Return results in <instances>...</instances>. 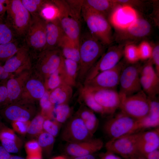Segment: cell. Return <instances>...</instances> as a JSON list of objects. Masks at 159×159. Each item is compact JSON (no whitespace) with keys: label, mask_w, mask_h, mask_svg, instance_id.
I'll return each instance as SVG.
<instances>
[{"label":"cell","mask_w":159,"mask_h":159,"mask_svg":"<svg viewBox=\"0 0 159 159\" xmlns=\"http://www.w3.org/2000/svg\"><path fill=\"white\" fill-rule=\"evenodd\" d=\"M105 46L90 32L80 36L77 77L79 82L83 83L90 71L104 53Z\"/></svg>","instance_id":"1"},{"label":"cell","mask_w":159,"mask_h":159,"mask_svg":"<svg viewBox=\"0 0 159 159\" xmlns=\"http://www.w3.org/2000/svg\"><path fill=\"white\" fill-rule=\"evenodd\" d=\"M152 24L141 13L136 21L128 28L121 30H115L113 34V41L125 46L146 40L152 32Z\"/></svg>","instance_id":"2"},{"label":"cell","mask_w":159,"mask_h":159,"mask_svg":"<svg viewBox=\"0 0 159 159\" xmlns=\"http://www.w3.org/2000/svg\"><path fill=\"white\" fill-rule=\"evenodd\" d=\"M4 20L20 39H24L31 20V16L21 0H8Z\"/></svg>","instance_id":"3"},{"label":"cell","mask_w":159,"mask_h":159,"mask_svg":"<svg viewBox=\"0 0 159 159\" xmlns=\"http://www.w3.org/2000/svg\"><path fill=\"white\" fill-rule=\"evenodd\" d=\"M64 59L59 48L44 50L32 58L31 68L45 82L62 64Z\"/></svg>","instance_id":"4"},{"label":"cell","mask_w":159,"mask_h":159,"mask_svg":"<svg viewBox=\"0 0 159 159\" xmlns=\"http://www.w3.org/2000/svg\"><path fill=\"white\" fill-rule=\"evenodd\" d=\"M81 15L90 33L105 46L113 42L111 25L103 15L82 6Z\"/></svg>","instance_id":"5"},{"label":"cell","mask_w":159,"mask_h":159,"mask_svg":"<svg viewBox=\"0 0 159 159\" xmlns=\"http://www.w3.org/2000/svg\"><path fill=\"white\" fill-rule=\"evenodd\" d=\"M52 1L58 9V18L65 35L79 46L81 17L73 12L66 0Z\"/></svg>","instance_id":"6"},{"label":"cell","mask_w":159,"mask_h":159,"mask_svg":"<svg viewBox=\"0 0 159 159\" xmlns=\"http://www.w3.org/2000/svg\"><path fill=\"white\" fill-rule=\"evenodd\" d=\"M31 17L24 41L33 57L45 50L46 45V21L39 15L31 16Z\"/></svg>","instance_id":"7"},{"label":"cell","mask_w":159,"mask_h":159,"mask_svg":"<svg viewBox=\"0 0 159 159\" xmlns=\"http://www.w3.org/2000/svg\"><path fill=\"white\" fill-rule=\"evenodd\" d=\"M36 103L20 99L0 108V115L11 122L31 121L37 115Z\"/></svg>","instance_id":"8"},{"label":"cell","mask_w":159,"mask_h":159,"mask_svg":"<svg viewBox=\"0 0 159 159\" xmlns=\"http://www.w3.org/2000/svg\"><path fill=\"white\" fill-rule=\"evenodd\" d=\"M120 96V108L122 112L137 120L141 119L148 114L149 100L142 90L131 95Z\"/></svg>","instance_id":"9"},{"label":"cell","mask_w":159,"mask_h":159,"mask_svg":"<svg viewBox=\"0 0 159 159\" xmlns=\"http://www.w3.org/2000/svg\"><path fill=\"white\" fill-rule=\"evenodd\" d=\"M103 129L110 140H113L138 130V120L121 112L107 120Z\"/></svg>","instance_id":"10"},{"label":"cell","mask_w":159,"mask_h":159,"mask_svg":"<svg viewBox=\"0 0 159 159\" xmlns=\"http://www.w3.org/2000/svg\"><path fill=\"white\" fill-rule=\"evenodd\" d=\"M141 67L138 62L132 64L126 62L119 79L120 95L128 96L142 90L140 80Z\"/></svg>","instance_id":"11"},{"label":"cell","mask_w":159,"mask_h":159,"mask_svg":"<svg viewBox=\"0 0 159 159\" xmlns=\"http://www.w3.org/2000/svg\"><path fill=\"white\" fill-rule=\"evenodd\" d=\"M124 46L117 44L110 47L91 69L84 83L91 80L99 73L113 68L117 64L123 56Z\"/></svg>","instance_id":"12"},{"label":"cell","mask_w":159,"mask_h":159,"mask_svg":"<svg viewBox=\"0 0 159 159\" xmlns=\"http://www.w3.org/2000/svg\"><path fill=\"white\" fill-rule=\"evenodd\" d=\"M126 63L125 60L120 61L113 68L99 73L91 80L84 82L83 86L115 89L119 85L120 74Z\"/></svg>","instance_id":"13"},{"label":"cell","mask_w":159,"mask_h":159,"mask_svg":"<svg viewBox=\"0 0 159 159\" xmlns=\"http://www.w3.org/2000/svg\"><path fill=\"white\" fill-rule=\"evenodd\" d=\"M138 132L109 140L105 145L107 151L121 156L125 159L138 153Z\"/></svg>","instance_id":"14"},{"label":"cell","mask_w":159,"mask_h":159,"mask_svg":"<svg viewBox=\"0 0 159 159\" xmlns=\"http://www.w3.org/2000/svg\"><path fill=\"white\" fill-rule=\"evenodd\" d=\"M85 87L91 92L95 100L106 114H112L120 108L121 97L115 89Z\"/></svg>","instance_id":"15"},{"label":"cell","mask_w":159,"mask_h":159,"mask_svg":"<svg viewBox=\"0 0 159 159\" xmlns=\"http://www.w3.org/2000/svg\"><path fill=\"white\" fill-rule=\"evenodd\" d=\"M83 121L77 115L69 120L61 134L62 140L67 143H75L89 140L92 138Z\"/></svg>","instance_id":"16"},{"label":"cell","mask_w":159,"mask_h":159,"mask_svg":"<svg viewBox=\"0 0 159 159\" xmlns=\"http://www.w3.org/2000/svg\"><path fill=\"white\" fill-rule=\"evenodd\" d=\"M32 59L31 52L24 44L5 62L3 67L6 72L16 74L24 69H31Z\"/></svg>","instance_id":"17"},{"label":"cell","mask_w":159,"mask_h":159,"mask_svg":"<svg viewBox=\"0 0 159 159\" xmlns=\"http://www.w3.org/2000/svg\"><path fill=\"white\" fill-rule=\"evenodd\" d=\"M138 12L127 5H120L109 16L108 21L115 30H123L133 24L136 20Z\"/></svg>","instance_id":"18"},{"label":"cell","mask_w":159,"mask_h":159,"mask_svg":"<svg viewBox=\"0 0 159 159\" xmlns=\"http://www.w3.org/2000/svg\"><path fill=\"white\" fill-rule=\"evenodd\" d=\"M32 71V69H24L7 80L6 85L8 99L6 105L20 100L26 83Z\"/></svg>","instance_id":"19"},{"label":"cell","mask_w":159,"mask_h":159,"mask_svg":"<svg viewBox=\"0 0 159 159\" xmlns=\"http://www.w3.org/2000/svg\"><path fill=\"white\" fill-rule=\"evenodd\" d=\"M46 90L43 80L32 70L26 83L20 99L37 102L39 101Z\"/></svg>","instance_id":"20"},{"label":"cell","mask_w":159,"mask_h":159,"mask_svg":"<svg viewBox=\"0 0 159 159\" xmlns=\"http://www.w3.org/2000/svg\"><path fill=\"white\" fill-rule=\"evenodd\" d=\"M103 146V141L99 138H92L75 143H67L64 148L66 153L70 157L93 154L100 150Z\"/></svg>","instance_id":"21"},{"label":"cell","mask_w":159,"mask_h":159,"mask_svg":"<svg viewBox=\"0 0 159 159\" xmlns=\"http://www.w3.org/2000/svg\"><path fill=\"white\" fill-rule=\"evenodd\" d=\"M45 21L46 45L44 50L59 48L60 42L65 34L58 17Z\"/></svg>","instance_id":"22"},{"label":"cell","mask_w":159,"mask_h":159,"mask_svg":"<svg viewBox=\"0 0 159 159\" xmlns=\"http://www.w3.org/2000/svg\"><path fill=\"white\" fill-rule=\"evenodd\" d=\"M120 5L114 0H85L83 6L105 17L108 20L113 11Z\"/></svg>","instance_id":"23"},{"label":"cell","mask_w":159,"mask_h":159,"mask_svg":"<svg viewBox=\"0 0 159 159\" xmlns=\"http://www.w3.org/2000/svg\"><path fill=\"white\" fill-rule=\"evenodd\" d=\"M58 48L61 50L64 58L74 60L79 64V46L65 34L60 42Z\"/></svg>","instance_id":"24"},{"label":"cell","mask_w":159,"mask_h":159,"mask_svg":"<svg viewBox=\"0 0 159 159\" xmlns=\"http://www.w3.org/2000/svg\"><path fill=\"white\" fill-rule=\"evenodd\" d=\"M72 87L64 83L50 92L49 100L54 105L67 104L72 95Z\"/></svg>","instance_id":"25"},{"label":"cell","mask_w":159,"mask_h":159,"mask_svg":"<svg viewBox=\"0 0 159 159\" xmlns=\"http://www.w3.org/2000/svg\"><path fill=\"white\" fill-rule=\"evenodd\" d=\"M64 65L66 83L71 86L76 85L79 69V64L77 62L64 58Z\"/></svg>","instance_id":"26"},{"label":"cell","mask_w":159,"mask_h":159,"mask_svg":"<svg viewBox=\"0 0 159 159\" xmlns=\"http://www.w3.org/2000/svg\"><path fill=\"white\" fill-rule=\"evenodd\" d=\"M64 83H66L64 61L59 68L49 76L45 82V85L46 90L52 91Z\"/></svg>","instance_id":"27"},{"label":"cell","mask_w":159,"mask_h":159,"mask_svg":"<svg viewBox=\"0 0 159 159\" xmlns=\"http://www.w3.org/2000/svg\"><path fill=\"white\" fill-rule=\"evenodd\" d=\"M24 44V39L0 44V62H5L12 57Z\"/></svg>","instance_id":"28"},{"label":"cell","mask_w":159,"mask_h":159,"mask_svg":"<svg viewBox=\"0 0 159 159\" xmlns=\"http://www.w3.org/2000/svg\"><path fill=\"white\" fill-rule=\"evenodd\" d=\"M80 91L81 97L89 109L100 114H106L102 108L96 102L92 94L87 87L83 86Z\"/></svg>","instance_id":"29"},{"label":"cell","mask_w":159,"mask_h":159,"mask_svg":"<svg viewBox=\"0 0 159 159\" xmlns=\"http://www.w3.org/2000/svg\"><path fill=\"white\" fill-rule=\"evenodd\" d=\"M20 39L4 20L0 21V44Z\"/></svg>","instance_id":"30"},{"label":"cell","mask_w":159,"mask_h":159,"mask_svg":"<svg viewBox=\"0 0 159 159\" xmlns=\"http://www.w3.org/2000/svg\"><path fill=\"white\" fill-rule=\"evenodd\" d=\"M37 141L41 147L47 155L51 153L55 141V137L43 131L37 137Z\"/></svg>","instance_id":"31"},{"label":"cell","mask_w":159,"mask_h":159,"mask_svg":"<svg viewBox=\"0 0 159 159\" xmlns=\"http://www.w3.org/2000/svg\"><path fill=\"white\" fill-rule=\"evenodd\" d=\"M140 80L142 90L149 97H154L159 93V85L146 77L140 75Z\"/></svg>","instance_id":"32"},{"label":"cell","mask_w":159,"mask_h":159,"mask_svg":"<svg viewBox=\"0 0 159 159\" xmlns=\"http://www.w3.org/2000/svg\"><path fill=\"white\" fill-rule=\"evenodd\" d=\"M50 92L46 90L44 94L39 101V104L41 108V114L45 119L52 120V112H54V107L49 100Z\"/></svg>","instance_id":"33"},{"label":"cell","mask_w":159,"mask_h":159,"mask_svg":"<svg viewBox=\"0 0 159 159\" xmlns=\"http://www.w3.org/2000/svg\"><path fill=\"white\" fill-rule=\"evenodd\" d=\"M45 119L41 114H38L30 121L27 133L32 136H37L43 131V125Z\"/></svg>","instance_id":"34"},{"label":"cell","mask_w":159,"mask_h":159,"mask_svg":"<svg viewBox=\"0 0 159 159\" xmlns=\"http://www.w3.org/2000/svg\"><path fill=\"white\" fill-rule=\"evenodd\" d=\"M124 60L128 64L137 63L140 59L138 46L130 44L125 45L124 49Z\"/></svg>","instance_id":"35"},{"label":"cell","mask_w":159,"mask_h":159,"mask_svg":"<svg viewBox=\"0 0 159 159\" xmlns=\"http://www.w3.org/2000/svg\"><path fill=\"white\" fill-rule=\"evenodd\" d=\"M22 4L31 16L40 15L43 6L49 1L45 0H21Z\"/></svg>","instance_id":"36"},{"label":"cell","mask_w":159,"mask_h":159,"mask_svg":"<svg viewBox=\"0 0 159 159\" xmlns=\"http://www.w3.org/2000/svg\"><path fill=\"white\" fill-rule=\"evenodd\" d=\"M150 59L142 66L140 75L148 77L156 85H159V75L157 74Z\"/></svg>","instance_id":"37"},{"label":"cell","mask_w":159,"mask_h":159,"mask_svg":"<svg viewBox=\"0 0 159 159\" xmlns=\"http://www.w3.org/2000/svg\"><path fill=\"white\" fill-rule=\"evenodd\" d=\"M54 112L56 115L55 120L61 124L65 122L70 116L71 110L67 104L57 105Z\"/></svg>","instance_id":"38"},{"label":"cell","mask_w":159,"mask_h":159,"mask_svg":"<svg viewBox=\"0 0 159 159\" xmlns=\"http://www.w3.org/2000/svg\"><path fill=\"white\" fill-rule=\"evenodd\" d=\"M59 12L52 1H49L43 6L40 15L45 20H50L58 17Z\"/></svg>","instance_id":"39"},{"label":"cell","mask_w":159,"mask_h":159,"mask_svg":"<svg viewBox=\"0 0 159 159\" xmlns=\"http://www.w3.org/2000/svg\"><path fill=\"white\" fill-rule=\"evenodd\" d=\"M138 47L140 59L146 60L150 58L152 50L150 44L144 40L140 42Z\"/></svg>","instance_id":"40"},{"label":"cell","mask_w":159,"mask_h":159,"mask_svg":"<svg viewBox=\"0 0 159 159\" xmlns=\"http://www.w3.org/2000/svg\"><path fill=\"white\" fill-rule=\"evenodd\" d=\"M60 124L55 120L45 119L43 125V131L55 137L59 132Z\"/></svg>","instance_id":"41"},{"label":"cell","mask_w":159,"mask_h":159,"mask_svg":"<svg viewBox=\"0 0 159 159\" xmlns=\"http://www.w3.org/2000/svg\"><path fill=\"white\" fill-rule=\"evenodd\" d=\"M0 140L2 145L9 153H16L19 151L21 143V140L2 139Z\"/></svg>","instance_id":"42"},{"label":"cell","mask_w":159,"mask_h":159,"mask_svg":"<svg viewBox=\"0 0 159 159\" xmlns=\"http://www.w3.org/2000/svg\"><path fill=\"white\" fill-rule=\"evenodd\" d=\"M30 122V121H15L11 122V125L14 132L20 135H24L27 133Z\"/></svg>","instance_id":"43"},{"label":"cell","mask_w":159,"mask_h":159,"mask_svg":"<svg viewBox=\"0 0 159 159\" xmlns=\"http://www.w3.org/2000/svg\"><path fill=\"white\" fill-rule=\"evenodd\" d=\"M25 149L27 155L42 153V149L37 140H32L25 144Z\"/></svg>","instance_id":"44"},{"label":"cell","mask_w":159,"mask_h":159,"mask_svg":"<svg viewBox=\"0 0 159 159\" xmlns=\"http://www.w3.org/2000/svg\"><path fill=\"white\" fill-rule=\"evenodd\" d=\"M120 5H127L135 9V8H143L146 3L143 1L131 0H114Z\"/></svg>","instance_id":"45"},{"label":"cell","mask_w":159,"mask_h":159,"mask_svg":"<svg viewBox=\"0 0 159 159\" xmlns=\"http://www.w3.org/2000/svg\"><path fill=\"white\" fill-rule=\"evenodd\" d=\"M152 50L150 58L153 64L155 66V69L159 75V45L158 43L152 45Z\"/></svg>","instance_id":"46"},{"label":"cell","mask_w":159,"mask_h":159,"mask_svg":"<svg viewBox=\"0 0 159 159\" xmlns=\"http://www.w3.org/2000/svg\"><path fill=\"white\" fill-rule=\"evenodd\" d=\"M71 9L78 16L81 17L84 0H66Z\"/></svg>","instance_id":"47"},{"label":"cell","mask_w":159,"mask_h":159,"mask_svg":"<svg viewBox=\"0 0 159 159\" xmlns=\"http://www.w3.org/2000/svg\"><path fill=\"white\" fill-rule=\"evenodd\" d=\"M6 139L14 140H20L13 129L5 127L0 130V140Z\"/></svg>","instance_id":"48"},{"label":"cell","mask_w":159,"mask_h":159,"mask_svg":"<svg viewBox=\"0 0 159 159\" xmlns=\"http://www.w3.org/2000/svg\"><path fill=\"white\" fill-rule=\"evenodd\" d=\"M8 99V92L6 85H0V108L6 105Z\"/></svg>","instance_id":"49"},{"label":"cell","mask_w":159,"mask_h":159,"mask_svg":"<svg viewBox=\"0 0 159 159\" xmlns=\"http://www.w3.org/2000/svg\"><path fill=\"white\" fill-rule=\"evenodd\" d=\"M8 0H0V21L3 20L4 16L6 13V4Z\"/></svg>","instance_id":"50"},{"label":"cell","mask_w":159,"mask_h":159,"mask_svg":"<svg viewBox=\"0 0 159 159\" xmlns=\"http://www.w3.org/2000/svg\"><path fill=\"white\" fill-rule=\"evenodd\" d=\"M100 159H122V158L114 153L107 151L106 152L100 155Z\"/></svg>","instance_id":"51"},{"label":"cell","mask_w":159,"mask_h":159,"mask_svg":"<svg viewBox=\"0 0 159 159\" xmlns=\"http://www.w3.org/2000/svg\"><path fill=\"white\" fill-rule=\"evenodd\" d=\"M11 155L2 145H0V159H10Z\"/></svg>","instance_id":"52"},{"label":"cell","mask_w":159,"mask_h":159,"mask_svg":"<svg viewBox=\"0 0 159 159\" xmlns=\"http://www.w3.org/2000/svg\"><path fill=\"white\" fill-rule=\"evenodd\" d=\"M12 74L6 72L3 66L0 65V80H8L12 76Z\"/></svg>","instance_id":"53"},{"label":"cell","mask_w":159,"mask_h":159,"mask_svg":"<svg viewBox=\"0 0 159 159\" xmlns=\"http://www.w3.org/2000/svg\"><path fill=\"white\" fill-rule=\"evenodd\" d=\"M144 156L146 159H159V149L152 151Z\"/></svg>","instance_id":"54"},{"label":"cell","mask_w":159,"mask_h":159,"mask_svg":"<svg viewBox=\"0 0 159 159\" xmlns=\"http://www.w3.org/2000/svg\"><path fill=\"white\" fill-rule=\"evenodd\" d=\"M69 159H97L94 154L87 155L75 156L70 157Z\"/></svg>","instance_id":"55"},{"label":"cell","mask_w":159,"mask_h":159,"mask_svg":"<svg viewBox=\"0 0 159 159\" xmlns=\"http://www.w3.org/2000/svg\"><path fill=\"white\" fill-rule=\"evenodd\" d=\"M26 159H42V153L27 155Z\"/></svg>","instance_id":"56"},{"label":"cell","mask_w":159,"mask_h":159,"mask_svg":"<svg viewBox=\"0 0 159 159\" xmlns=\"http://www.w3.org/2000/svg\"><path fill=\"white\" fill-rule=\"evenodd\" d=\"M125 159H146L145 156L138 153Z\"/></svg>","instance_id":"57"},{"label":"cell","mask_w":159,"mask_h":159,"mask_svg":"<svg viewBox=\"0 0 159 159\" xmlns=\"http://www.w3.org/2000/svg\"><path fill=\"white\" fill-rule=\"evenodd\" d=\"M52 159H69L68 158L63 155H59L56 156Z\"/></svg>","instance_id":"58"},{"label":"cell","mask_w":159,"mask_h":159,"mask_svg":"<svg viewBox=\"0 0 159 159\" xmlns=\"http://www.w3.org/2000/svg\"><path fill=\"white\" fill-rule=\"evenodd\" d=\"M10 159H26L22 157L16 156V155H11Z\"/></svg>","instance_id":"59"},{"label":"cell","mask_w":159,"mask_h":159,"mask_svg":"<svg viewBox=\"0 0 159 159\" xmlns=\"http://www.w3.org/2000/svg\"><path fill=\"white\" fill-rule=\"evenodd\" d=\"M5 126L2 122L1 120V116L0 115V130Z\"/></svg>","instance_id":"60"}]
</instances>
